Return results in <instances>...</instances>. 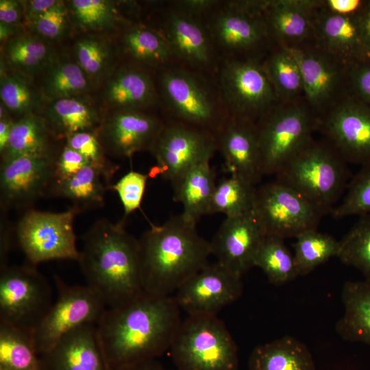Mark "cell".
Returning a JSON list of instances; mask_svg holds the SVG:
<instances>
[{
  "mask_svg": "<svg viewBox=\"0 0 370 370\" xmlns=\"http://www.w3.org/2000/svg\"><path fill=\"white\" fill-rule=\"evenodd\" d=\"M173 295L143 292L132 301L107 308L97 325L110 369L156 359L170 349L182 323Z\"/></svg>",
  "mask_w": 370,
  "mask_h": 370,
  "instance_id": "1",
  "label": "cell"
},
{
  "mask_svg": "<svg viewBox=\"0 0 370 370\" xmlns=\"http://www.w3.org/2000/svg\"><path fill=\"white\" fill-rule=\"evenodd\" d=\"M77 262L86 285L107 308L123 306L144 292L139 241L121 221H95L82 236Z\"/></svg>",
  "mask_w": 370,
  "mask_h": 370,
  "instance_id": "2",
  "label": "cell"
},
{
  "mask_svg": "<svg viewBox=\"0 0 370 370\" xmlns=\"http://www.w3.org/2000/svg\"><path fill=\"white\" fill-rule=\"evenodd\" d=\"M138 241L143 290L156 295H173L211 255L210 241L181 214L160 225L150 223Z\"/></svg>",
  "mask_w": 370,
  "mask_h": 370,
  "instance_id": "3",
  "label": "cell"
},
{
  "mask_svg": "<svg viewBox=\"0 0 370 370\" xmlns=\"http://www.w3.org/2000/svg\"><path fill=\"white\" fill-rule=\"evenodd\" d=\"M347 162L324 138H312L275 175L324 215L331 212L350 180Z\"/></svg>",
  "mask_w": 370,
  "mask_h": 370,
  "instance_id": "4",
  "label": "cell"
},
{
  "mask_svg": "<svg viewBox=\"0 0 370 370\" xmlns=\"http://www.w3.org/2000/svg\"><path fill=\"white\" fill-rule=\"evenodd\" d=\"M158 94L171 119L215 134L229 116L220 95L197 71L169 65L160 70Z\"/></svg>",
  "mask_w": 370,
  "mask_h": 370,
  "instance_id": "5",
  "label": "cell"
},
{
  "mask_svg": "<svg viewBox=\"0 0 370 370\" xmlns=\"http://www.w3.org/2000/svg\"><path fill=\"white\" fill-rule=\"evenodd\" d=\"M176 370H237L236 344L217 315H188L169 349Z\"/></svg>",
  "mask_w": 370,
  "mask_h": 370,
  "instance_id": "6",
  "label": "cell"
},
{
  "mask_svg": "<svg viewBox=\"0 0 370 370\" xmlns=\"http://www.w3.org/2000/svg\"><path fill=\"white\" fill-rule=\"evenodd\" d=\"M266 2L222 1L206 20L214 47L224 52L225 58L262 60L274 46L263 16Z\"/></svg>",
  "mask_w": 370,
  "mask_h": 370,
  "instance_id": "7",
  "label": "cell"
},
{
  "mask_svg": "<svg viewBox=\"0 0 370 370\" xmlns=\"http://www.w3.org/2000/svg\"><path fill=\"white\" fill-rule=\"evenodd\" d=\"M263 175H275L312 138L318 118L304 99L279 102L256 123Z\"/></svg>",
  "mask_w": 370,
  "mask_h": 370,
  "instance_id": "8",
  "label": "cell"
},
{
  "mask_svg": "<svg viewBox=\"0 0 370 370\" xmlns=\"http://www.w3.org/2000/svg\"><path fill=\"white\" fill-rule=\"evenodd\" d=\"M219 82V93L230 116L256 123L280 102L260 60L224 58Z\"/></svg>",
  "mask_w": 370,
  "mask_h": 370,
  "instance_id": "9",
  "label": "cell"
},
{
  "mask_svg": "<svg viewBox=\"0 0 370 370\" xmlns=\"http://www.w3.org/2000/svg\"><path fill=\"white\" fill-rule=\"evenodd\" d=\"M56 301L32 332L38 355L53 347L64 336L86 324L97 325L107 306L89 286L68 285L54 275Z\"/></svg>",
  "mask_w": 370,
  "mask_h": 370,
  "instance_id": "10",
  "label": "cell"
},
{
  "mask_svg": "<svg viewBox=\"0 0 370 370\" xmlns=\"http://www.w3.org/2000/svg\"><path fill=\"white\" fill-rule=\"evenodd\" d=\"M79 212L72 206L61 212L29 209L16 229L18 243L32 264L51 260L77 261L79 251L73 228Z\"/></svg>",
  "mask_w": 370,
  "mask_h": 370,
  "instance_id": "11",
  "label": "cell"
},
{
  "mask_svg": "<svg viewBox=\"0 0 370 370\" xmlns=\"http://www.w3.org/2000/svg\"><path fill=\"white\" fill-rule=\"evenodd\" d=\"M47 280L36 269H0V321L32 332L53 304Z\"/></svg>",
  "mask_w": 370,
  "mask_h": 370,
  "instance_id": "12",
  "label": "cell"
},
{
  "mask_svg": "<svg viewBox=\"0 0 370 370\" xmlns=\"http://www.w3.org/2000/svg\"><path fill=\"white\" fill-rule=\"evenodd\" d=\"M253 211L265 236L283 239L317 229L324 216L303 196L276 180L256 187Z\"/></svg>",
  "mask_w": 370,
  "mask_h": 370,
  "instance_id": "13",
  "label": "cell"
},
{
  "mask_svg": "<svg viewBox=\"0 0 370 370\" xmlns=\"http://www.w3.org/2000/svg\"><path fill=\"white\" fill-rule=\"evenodd\" d=\"M217 150L212 132L167 120L150 151L156 164L148 175L149 177L160 175L173 184L194 166L210 161Z\"/></svg>",
  "mask_w": 370,
  "mask_h": 370,
  "instance_id": "14",
  "label": "cell"
},
{
  "mask_svg": "<svg viewBox=\"0 0 370 370\" xmlns=\"http://www.w3.org/2000/svg\"><path fill=\"white\" fill-rule=\"evenodd\" d=\"M290 49L300 69L304 99L319 119L349 95V67L316 45Z\"/></svg>",
  "mask_w": 370,
  "mask_h": 370,
  "instance_id": "15",
  "label": "cell"
},
{
  "mask_svg": "<svg viewBox=\"0 0 370 370\" xmlns=\"http://www.w3.org/2000/svg\"><path fill=\"white\" fill-rule=\"evenodd\" d=\"M317 131L347 163L370 162V107L348 95L318 119Z\"/></svg>",
  "mask_w": 370,
  "mask_h": 370,
  "instance_id": "16",
  "label": "cell"
},
{
  "mask_svg": "<svg viewBox=\"0 0 370 370\" xmlns=\"http://www.w3.org/2000/svg\"><path fill=\"white\" fill-rule=\"evenodd\" d=\"M241 279L217 262L208 263L184 282L173 296L188 315H217L241 296Z\"/></svg>",
  "mask_w": 370,
  "mask_h": 370,
  "instance_id": "17",
  "label": "cell"
},
{
  "mask_svg": "<svg viewBox=\"0 0 370 370\" xmlns=\"http://www.w3.org/2000/svg\"><path fill=\"white\" fill-rule=\"evenodd\" d=\"M56 154L24 156L1 161V208H24L48 195Z\"/></svg>",
  "mask_w": 370,
  "mask_h": 370,
  "instance_id": "18",
  "label": "cell"
},
{
  "mask_svg": "<svg viewBox=\"0 0 370 370\" xmlns=\"http://www.w3.org/2000/svg\"><path fill=\"white\" fill-rule=\"evenodd\" d=\"M165 121L146 111L112 110L97 130L106 153L119 158H130L141 151H151Z\"/></svg>",
  "mask_w": 370,
  "mask_h": 370,
  "instance_id": "19",
  "label": "cell"
},
{
  "mask_svg": "<svg viewBox=\"0 0 370 370\" xmlns=\"http://www.w3.org/2000/svg\"><path fill=\"white\" fill-rule=\"evenodd\" d=\"M265 236L254 211L225 217L210 241L217 262L242 278L254 267L257 250Z\"/></svg>",
  "mask_w": 370,
  "mask_h": 370,
  "instance_id": "20",
  "label": "cell"
},
{
  "mask_svg": "<svg viewBox=\"0 0 370 370\" xmlns=\"http://www.w3.org/2000/svg\"><path fill=\"white\" fill-rule=\"evenodd\" d=\"M321 0H267L263 16L273 45L288 49L315 45V16Z\"/></svg>",
  "mask_w": 370,
  "mask_h": 370,
  "instance_id": "21",
  "label": "cell"
},
{
  "mask_svg": "<svg viewBox=\"0 0 370 370\" xmlns=\"http://www.w3.org/2000/svg\"><path fill=\"white\" fill-rule=\"evenodd\" d=\"M216 138L225 171L256 186L264 176L256 123L229 115Z\"/></svg>",
  "mask_w": 370,
  "mask_h": 370,
  "instance_id": "22",
  "label": "cell"
},
{
  "mask_svg": "<svg viewBox=\"0 0 370 370\" xmlns=\"http://www.w3.org/2000/svg\"><path fill=\"white\" fill-rule=\"evenodd\" d=\"M39 370H110L95 324L79 327L38 355Z\"/></svg>",
  "mask_w": 370,
  "mask_h": 370,
  "instance_id": "23",
  "label": "cell"
},
{
  "mask_svg": "<svg viewBox=\"0 0 370 370\" xmlns=\"http://www.w3.org/2000/svg\"><path fill=\"white\" fill-rule=\"evenodd\" d=\"M161 32L175 60L195 71L213 66L215 48L205 22L168 8Z\"/></svg>",
  "mask_w": 370,
  "mask_h": 370,
  "instance_id": "24",
  "label": "cell"
},
{
  "mask_svg": "<svg viewBox=\"0 0 370 370\" xmlns=\"http://www.w3.org/2000/svg\"><path fill=\"white\" fill-rule=\"evenodd\" d=\"M358 14H336L323 8L320 3L315 16V45L349 67L370 59Z\"/></svg>",
  "mask_w": 370,
  "mask_h": 370,
  "instance_id": "25",
  "label": "cell"
},
{
  "mask_svg": "<svg viewBox=\"0 0 370 370\" xmlns=\"http://www.w3.org/2000/svg\"><path fill=\"white\" fill-rule=\"evenodd\" d=\"M104 99L112 110L146 111L159 101L158 90L151 76L140 68H123L108 80Z\"/></svg>",
  "mask_w": 370,
  "mask_h": 370,
  "instance_id": "26",
  "label": "cell"
},
{
  "mask_svg": "<svg viewBox=\"0 0 370 370\" xmlns=\"http://www.w3.org/2000/svg\"><path fill=\"white\" fill-rule=\"evenodd\" d=\"M210 162L194 166L171 184L173 199L183 207L182 216L195 225L202 216L209 214L217 185L216 175Z\"/></svg>",
  "mask_w": 370,
  "mask_h": 370,
  "instance_id": "27",
  "label": "cell"
},
{
  "mask_svg": "<svg viewBox=\"0 0 370 370\" xmlns=\"http://www.w3.org/2000/svg\"><path fill=\"white\" fill-rule=\"evenodd\" d=\"M343 314L335 325L345 341L370 345V282H346L341 291Z\"/></svg>",
  "mask_w": 370,
  "mask_h": 370,
  "instance_id": "28",
  "label": "cell"
},
{
  "mask_svg": "<svg viewBox=\"0 0 370 370\" xmlns=\"http://www.w3.org/2000/svg\"><path fill=\"white\" fill-rule=\"evenodd\" d=\"M248 370H316L312 356L299 340L285 336L251 352Z\"/></svg>",
  "mask_w": 370,
  "mask_h": 370,
  "instance_id": "29",
  "label": "cell"
},
{
  "mask_svg": "<svg viewBox=\"0 0 370 370\" xmlns=\"http://www.w3.org/2000/svg\"><path fill=\"white\" fill-rule=\"evenodd\" d=\"M110 185L99 169L88 164L74 175L54 182L48 195L69 199L80 212L101 207Z\"/></svg>",
  "mask_w": 370,
  "mask_h": 370,
  "instance_id": "30",
  "label": "cell"
},
{
  "mask_svg": "<svg viewBox=\"0 0 370 370\" xmlns=\"http://www.w3.org/2000/svg\"><path fill=\"white\" fill-rule=\"evenodd\" d=\"M121 42L125 54L141 65L160 70L175 61L162 33L146 26L127 27Z\"/></svg>",
  "mask_w": 370,
  "mask_h": 370,
  "instance_id": "31",
  "label": "cell"
},
{
  "mask_svg": "<svg viewBox=\"0 0 370 370\" xmlns=\"http://www.w3.org/2000/svg\"><path fill=\"white\" fill-rule=\"evenodd\" d=\"M54 135L45 119L30 113L14 121L1 160L24 156L54 154L51 136Z\"/></svg>",
  "mask_w": 370,
  "mask_h": 370,
  "instance_id": "32",
  "label": "cell"
},
{
  "mask_svg": "<svg viewBox=\"0 0 370 370\" xmlns=\"http://www.w3.org/2000/svg\"><path fill=\"white\" fill-rule=\"evenodd\" d=\"M262 64L280 102L304 99L300 69L290 49L274 45Z\"/></svg>",
  "mask_w": 370,
  "mask_h": 370,
  "instance_id": "33",
  "label": "cell"
},
{
  "mask_svg": "<svg viewBox=\"0 0 370 370\" xmlns=\"http://www.w3.org/2000/svg\"><path fill=\"white\" fill-rule=\"evenodd\" d=\"M53 101L45 119L54 136L66 138L79 132H97L101 123L95 109L77 97Z\"/></svg>",
  "mask_w": 370,
  "mask_h": 370,
  "instance_id": "34",
  "label": "cell"
},
{
  "mask_svg": "<svg viewBox=\"0 0 370 370\" xmlns=\"http://www.w3.org/2000/svg\"><path fill=\"white\" fill-rule=\"evenodd\" d=\"M0 370H39L32 332L0 321Z\"/></svg>",
  "mask_w": 370,
  "mask_h": 370,
  "instance_id": "35",
  "label": "cell"
},
{
  "mask_svg": "<svg viewBox=\"0 0 370 370\" xmlns=\"http://www.w3.org/2000/svg\"><path fill=\"white\" fill-rule=\"evenodd\" d=\"M284 239L265 236L256 254L254 267L260 268L270 283L280 286L298 277L294 256Z\"/></svg>",
  "mask_w": 370,
  "mask_h": 370,
  "instance_id": "36",
  "label": "cell"
},
{
  "mask_svg": "<svg viewBox=\"0 0 370 370\" xmlns=\"http://www.w3.org/2000/svg\"><path fill=\"white\" fill-rule=\"evenodd\" d=\"M256 186L245 179L230 175L217 183L209 214L222 213L225 217L253 211Z\"/></svg>",
  "mask_w": 370,
  "mask_h": 370,
  "instance_id": "37",
  "label": "cell"
},
{
  "mask_svg": "<svg viewBox=\"0 0 370 370\" xmlns=\"http://www.w3.org/2000/svg\"><path fill=\"white\" fill-rule=\"evenodd\" d=\"M293 244L294 259L298 275H306L333 257H337L339 241L317 229L306 231Z\"/></svg>",
  "mask_w": 370,
  "mask_h": 370,
  "instance_id": "38",
  "label": "cell"
},
{
  "mask_svg": "<svg viewBox=\"0 0 370 370\" xmlns=\"http://www.w3.org/2000/svg\"><path fill=\"white\" fill-rule=\"evenodd\" d=\"M88 79L77 62L60 60L49 69L44 82V92L52 101L74 98L87 91Z\"/></svg>",
  "mask_w": 370,
  "mask_h": 370,
  "instance_id": "39",
  "label": "cell"
},
{
  "mask_svg": "<svg viewBox=\"0 0 370 370\" xmlns=\"http://www.w3.org/2000/svg\"><path fill=\"white\" fill-rule=\"evenodd\" d=\"M359 217L339 241L337 258L359 271L370 282V214Z\"/></svg>",
  "mask_w": 370,
  "mask_h": 370,
  "instance_id": "40",
  "label": "cell"
},
{
  "mask_svg": "<svg viewBox=\"0 0 370 370\" xmlns=\"http://www.w3.org/2000/svg\"><path fill=\"white\" fill-rule=\"evenodd\" d=\"M4 54L13 67L25 73H32L48 62L51 51L41 39L29 35H20L12 37L8 41Z\"/></svg>",
  "mask_w": 370,
  "mask_h": 370,
  "instance_id": "41",
  "label": "cell"
},
{
  "mask_svg": "<svg viewBox=\"0 0 370 370\" xmlns=\"http://www.w3.org/2000/svg\"><path fill=\"white\" fill-rule=\"evenodd\" d=\"M345 196L332 210L336 219L370 214V162L361 166L347 185Z\"/></svg>",
  "mask_w": 370,
  "mask_h": 370,
  "instance_id": "42",
  "label": "cell"
},
{
  "mask_svg": "<svg viewBox=\"0 0 370 370\" xmlns=\"http://www.w3.org/2000/svg\"><path fill=\"white\" fill-rule=\"evenodd\" d=\"M71 14L76 23L88 31H103L113 27L117 21L115 7L105 0H74Z\"/></svg>",
  "mask_w": 370,
  "mask_h": 370,
  "instance_id": "43",
  "label": "cell"
},
{
  "mask_svg": "<svg viewBox=\"0 0 370 370\" xmlns=\"http://www.w3.org/2000/svg\"><path fill=\"white\" fill-rule=\"evenodd\" d=\"M65 139L66 145L79 153L91 164L99 169L106 181L110 184L111 178L119 166L106 158V153L96 132H79L66 136Z\"/></svg>",
  "mask_w": 370,
  "mask_h": 370,
  "instance_id": "44",
  "label": "cell"
},
{
  "mask_svg": "<svg viewBox=\"0 0 370 370\" xmlns=\"http://www.w3.org/2000/svg\"><path fill=\"white\" fill-rule=\"evenodd\" d=\"M76 62L88 78L97 79L108 66L111 53L108 45L100 38L87 36L75 46Z\"/></svg>",
  "mask_w": 370,
  "mask_h": 370,
  "instance_id": "45",
  "label": "cell"
},
{
  "mask_svg": "<svg viewBox=\"0 0 370 370\" xmlns=\"http://www.w3.org/2000/svg\"><path fill=\"white\" fill-rule=\"evenodd\" d=\"M1 103L7 110L23 116L30 114L36 97L28 83L16 75H1L0 85Z\"/></svg>",
  "mask_w": 370,
  "mask_h": 370,
  "instance_id": "46",
  "label": "cell"
},
{
  "mask_svg": "<svg viewBox=\"0 0 370 370\" xmlns=\"http://www.w3.org/2000/svg\"><path fill=\"white\" fill-rule=\"evenodd\" d=\"M149 178L148 173L131 170L108 187V190L117 193L122 203L124 210V216L121 221L122 223H125L131 213L140 208Z\"/></svg>",
  "mask_w": 370,
  "mask_h": 370,
  "instance_id": "47",
  "label": "cell"
},
{
  "mask_svg": "<svg viewBox=\"0 0 370 370\" xmlns=\"http://www.w3.org/2000/svg\"><path fill=\"white\" fill-rule=\"evenodd\" d=\"M68 11L62 1L58 3L47 12L32 22L36 31L48 39L59 38L64 31Z\"/></svg>",
  "mask_w": 370,
  "mask_h": 370,
  "instance_id": "48",
  "label": "cell"
},
{
  "mask_svg": "<svg viewBox=\"0 0 370 370\" xmlns=\"http://www.w3.org/2000/svg\"><path fill=\"white\" fill-rule=\"evenodd\" d=\"M348 94L370 107V59L349 68Z\"/></svg>",
  "mask_w": 370,
  "mask_h": 370,
  "instance_id": "49",
  "label": "cell"
},
{
  "mask_svg": "<svg viewBox=\"0 0 370 370\" xmlns=\"http://www.w3.org/2000/svg\"><path fill=\"white\" fill-rule=\"evenodd\" d=\"M88 164L90 163L83 156L65 145L56 156L52 184L74 175Z\"/></svg>",
  "mask_w": 370,
  "mask_h": 370,
  "instance_id": "50",
  "label": "cell"
},
{
  "mask_svg": "<svg viewBox=\"0 0 370 370\" xmlns=\"http://www.w3.org/2000/svg\"><path fill=\"white\" fill-rule=\"evenodd\" d=\"M221 2L217 0H175L169 1V9L206 23Z\"/></svg>",
  "mask_w": 370,
  "mask_h": 370,
  "instance_id": "51",
  "label": "cell"
},
{
  "mask_svg": "<svg viewBox=\"0 0 370 370\" xmlns=\"http://www.w3.org/2000/svg\"><path fill=\"white\" fill-rule=\"evenodd\" d=\"M367 0H321V5L327 11L343 16L358 15Z\"/></svg>",
  "mask_w": 370,
  "mask_h": 370,
  "instance_id": "52",
  "label": "cell"
},
{
  "mask_svg": "<svg viewBox=\"0 0 370 370\" xmlns=\"http://www.w3.org/2000/svg\"><path fill=\"white\" fill-rule=\"evenodd\" d=\"M23 8L21 1L1 0L0 22L14 25L20 21Z\"/></svg>",
  "mask_w": 370,
  "mask_h": 370,
  "instance_id": "53",
  "label": "cell"
},
{
  "mask_svg": "<svg viewBox=\"0 0 370 370\" xmlns=\"http://www.w3.org/2000/svg\"><path fill=\"white\" fill-rule=\"evenodd\" d=\"M58 1L56 0H32L25 1L23 6L25 16L32 23L55 6Z\"/></svg>",
  "mask_w": 370,
  "mask_h": 370,
  "instance_id": "54",
  "label": "cell"
},
{
  "mask_svg": "<svg viewBox=\"0 0 370 370\" xmlns=\"http://www.w3.org/2000/svg\"><path fill=\"white\" fill-rule=\"evenodd\" d=\"M358 17L365 44L370 53V0H367Z\"/></svg>",
  "mask_w": 370,
  "mask_h": 370,
  "instance_id": "55",
  "label": "cell"
},
{
  "mask_svg": "<svg viewBox=\"0 0 370 370\" xmlns=\"http://www.w3.org/2000/svg\"><path fill=\"white\" fill-rule=\"evenodd\" d=\"M14 121L9 117L0 119V153H3L8 144Z\"/></svg>",
  "mask_w": 370,
  "mask_h": 370,
  "instance_id": "56",
  "label": "cell"
},
{
  "mask_svg": "<svg viewBox=\"0 0 370 370\" xmlns=\"http://www.w3.org/2000/svg\"><path fill=\"white\" fill-rule=\"evenodd\" d=\"M110 370H172L166 369L156 359L148 360L130 366ZM176 370V369H175Z\"/></svg>",
  "mask_w": 370,
  "mask_h": 370,
  "instance_id": "57",
  "label": "cell"
},
{
  "mask_svg": "<svg viewBox=\"0 0 370 370\" xmlns=\"http://www.w3.org/2000/svg\"><path fill=\"white\" fill-rule=\"evenodd\" d=\"M15 28L13 25L0 22V40L4 41L14 34Z\"/></svg>",
  "mask_w": 370,
  "mask_h": 370,
  "instance_id": "58",
  "label": "cell"
}]
</instances>
